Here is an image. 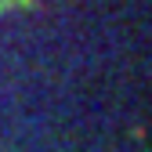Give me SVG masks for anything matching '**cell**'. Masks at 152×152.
I'll return each mask as SVG.
<instances>
[{
    "label": "cell",
    "mask_w": 152,
    "mask_h": 152,
    "mask_svg": "<svg viewBox=\"0 0 152 152\" xmlns=\"http://www.w3.org/2000/svg\"><path fill=\"white\" fill-rule=\"evenodd\" d=\"M7 4H18V0H0V7H7Z\"/></svg>",
    "instance_id": "cell-1"
}]
</instances>
